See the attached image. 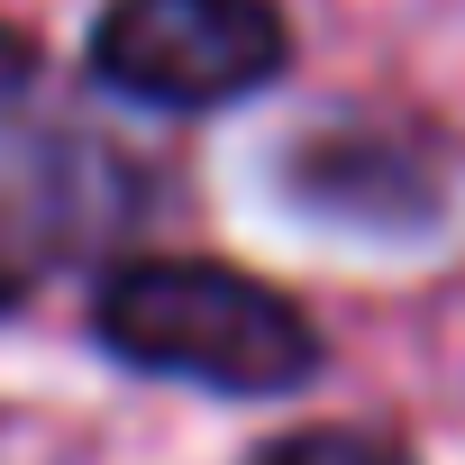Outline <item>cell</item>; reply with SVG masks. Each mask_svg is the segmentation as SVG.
Segmentation results:
<instances>
[{"instance_id": "6da1fadb", "label": "cell", "mask_w": 465, "mask_h": 465, "mask_svg": "<svg viewBox=\"0 0 465 465\" xmlns=\"http://www.w3.org/2000/svg\"><path fill=\"white\" fill-rule=\"evenodd\" d=\"M92 338L164 383H201L228 401L302 392L329 365L320 320L228 256H119L92 283Z\"/></svg>"}, {"instance_id": "7a4b0ae2", "label": "cell", "mask_w": 465, "mask_h": 465, "mask_svg": "<svg viewBox=\"0 0 465 465\" xmlns=\"http://www.w3.org/2000/svg\"><path fill=\"white\" fill-rule=\"evenodd\" d=\"M83 64L137 110L210 119L292 74V19L274 0H101Z\"/></svg>"}, {"instance_id": "3957f363", "label": "cell", "mask_w": 465, "mask_h": 465, "mask_svg": "<svg viewBox=\"0 0 465 465\" xmlns=\"http://www.w3.org/2000/svg\"><path fill=\"white\" fill-rule=\"evenodd\" d=\"M146 201H155L146 164L92 128L28 119L0 137V238H19L46 265L92 256L101 238H128Z\"/></svg>"}, {"instance_id": "277c9868", "label": "cell", "mask_w": 465, "mask_h": 465, "mask_svg": "<svg viewBox=\"0 0 465 465\" xmlns=\"http://www.w3.org/2000/svg\"><path fill=\"white\" fill-rule=\"evenodd\" d=\"M283 192L311 219L338 228H374V238H411L447 210V164L429 155V137L411 128H374V119H329L283 155Z\"/></svg>"}, {"instance_id": "5b68a950", "label": "cell", "mask_w": 465, "mask_h": 465, "mask_svg": "<svg viewBox=\"0 0 465 465\" xmlns=\"http://www.w3.org/2000/svg\"><path fill=\"white\" fill-rule=\"evenodd\" d=\"M247 465H420V456H411V438H392V429L311 420V429H283V438H265Z\"/></svg>"}, {"instance_id": "8992f818", "label": "cell", "mask_w": 465, "mask_h": 465, "mask_svg": "<svg viewBox=\"0 0 465 465\" xmlns=\"http://www.w3.org/2000/svg\"><path fill=\"white\" fill-rule=\"evenodd\" d=\"M28 83H37V46H28V28L0 19V101H19Z\"/></svg>"}, {"instance_id": "52a82bcc", "label": "cell", "mask_w": 465, "mask_h": 465, "mask_svg": "<svg viewBox=\"0 0 465 465\" xmlns=\"http://www.w3.org/2000/svg\"><path fill=\"white\" fill-rule=\"evenodd\" d=\"M19 302H28V265H10V256H0V320H10Z\"/></svg>"}]
</instances>
